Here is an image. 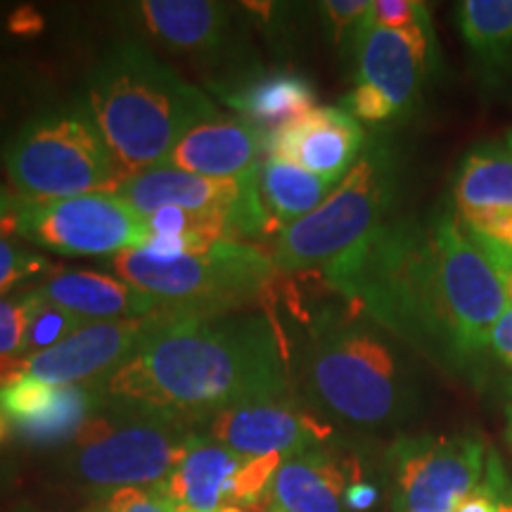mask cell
Masks as SVG:
<instances>
[{
    "instance_id": "obj_3",
    "label": "cell",
    "mask_w": 512,
    "mask_h": 512,
    "mask_svg": "<svg viewBox=\"0 0 512 512\" xmlns=\"http://www.w3.org/2000/svg\"><path fill=\"white\" fill-rule=\"evenodd\" d=\"M86 95L124 181L164 166L185 133L216 119L207 95L136 41H121L100 57Z\"/></svg>"
},
{
    "instance_id": "obj_7",
    "label": "cell",
    "mask_w": 512,
    "mask_h": 512,
    "mask_svg": "<svg viewBox=\"0 0 512 512\" xmlns=\"http://www.w3.org/2000/svg\"><path fill=\"white\" fill-rule=\"evenodd\" d=\"M396 197V162L387 145H370L328 200L275 235L273 264L306 271L339 264L389 221Z\"/></svg>"
},
{
    "instance_id": "obj_19",
    "label": "cell",
    "mask_w": 512,
    "mask_h": 512,
    "mask_svg": "<svg viewBox=\"0 0 512 512\" xmlns=\"http://www.w3.org/2000/svg\"><path fill=\"white\" fill-rule=\"evenodd\" d=\"M38 292L50 304L72 311L83 320H117V318H143L162 311L164 306L150 294L136 290L124 280L102 273L64 271L48 278Z\"/></svg>"
},
{
    "instance_id": "obj_22",
    "label": "cell",
    "mask_w": 512,
    "mask_h": 512,
    "mask_svg": "<svg viewBox=\"0 0 512 512\" xmlns=\"http://www.w3.org/2000/svg\"><path fill=\"white\" fill-rule=\"evenodd\" d=\"M458 27L489 86L512 72V0H465L458 5Z\"/></svg>"
},
{
    "instance_id": "obj_25",
    "label": "cell",
    "mask_w": 512,
    "mask_h": 512,
    "mask_svg": "<svg viewBox=\"0 0 512 512\" xmlns=\"http://www.w3.org/2000/svg\"><path fill=\"white\" fill-rule=\"evenodd\" d=\"M337 185H330L323 178L313 176L302 166L285 162V159L268 155L259 169V190L268 216L285 228L290 223L309 216L313 209L328 200Z\"/></svg>"
},
{
    "instance_id": "obj_4",
    "label": "cell",
    "mask_w": 512,
    "mask_h": 512,
    "mask_svg": "<svg viewBox=\"0 0 512 512\" xmlns=\"http://www.w3.org/2000/svg\"><path fill=\"white\" fill-rule=\"evenodd\" d=\"M304 380L318 406L363 427L403 420L418 396L413 370L392 342L368 325L342 320L313 335Z\"/></svg>"
},
{
    "instance_id": "obj_34",
    "label": "cell",
    "mask_w": 512,
    "mask_h": 512,
    "mask_svg": "<svg viewBox=\"0 0 512 512\" xmlns=\"http://www.w3.org/2000/svg\"><path fill=\"white\" fill-rule=\"evenodd\" d=\"M377 503V489L373 484L354 479L344 491V505L354 512H366Z\"/></svg>"
},
{
    "instance_id": "obj_39",
    "label": "cell",
    "mask_w": 512,
    "mask_h": 512,
    "mask_svg": "<svg viewBox=\"0 0 512 512\" xmlns=\"http://www.w3.org/2000/svg\"><path fill=\"white\" fill-rule=\"evenodd\" d=\"M221 512H245L240 508V505H228V508H223Z\"/></svg>"
},
{
    "instance_id": "obj_24",
    "label": "cell",
    "mask_w": 512,
    "mask_h": 512,
    "mask_svg": "<svg viewBox=\"0 0 512 512\" xmlns=\"http://www.w3.org/2000/svg\"><path fill=\"white\" fill-rule=\"evenodd\" d=\"M102 392L91 384H64L55 387L46 408L27 420L10 425V434L29 448H60L74 444L88 420L100 413Z\"/></svg>"
},
{
    "instance_id": "obj_40",
    "label": "cell",
    "mask_w": 512,
    "mask_h": 512,
    "mask_svg": "<svg viewBox=\"0 0 512 512\" xmlns=\"http://www.w3.org/2000/svg\"><path fill=\"white\" fill-rule=\"evenodd\" d=\"M508 292H510V304H512V280H508Z\"/></svg>"
},
{
    "instance_id": "obj_32",
    "label": "cell",
    "mask_w": 512,
    "mask_h": 512,
    "mask_svg": "<svg viewBox=\"0 0 512 512\" xmlns=\"http://www.w3.org/2000/svg\"><path fill=\"white\" fill-rule=\"evenodd\" d=\"M344 110H347L356 121H368V124H380V121L396 117L387 98H384L382 93H377L375 88L363 86V83H358L354 91L349 93L347 107H344Z\"/></svg>"
},
{
    "instance_id": "obj_21",
    "label": "cell",
    "mask_w": 512,
    "mask_h": 512,
    "mask_svg": "<svg viewBox=\"0 0 512 512\" xmlns=\"http://www.w3.org/2000/svg\"><path fill=\"white\" fill-rule=\"evenodd\" d=\"M344 491V470L318 448L287 456L271 482L275 510L280 512H342Z\"/></svg>"
},
{
    "instance_id": "obj_41",
    "label": "cell",
    "mask_w": 512,
    "mask_h": 512,
    "mask_svg": "<svg viewBox=\"0 0 512 512\" xmlns=\"http://www.w3.org/2000/svg\"><path fill=\"white\" fill-rule=\"evenodd\" d=\"M508 145L512 147V133H508Z\"/></svg>"
},
{
    "instance_id": "obj_17",
    "label": "cell",
    "mask_w": 512,
    "mask_h": 512,
    "mask_svg": "<svg viewBox=\"0 0 512 512\" xmlns=\"http://www.w3.org/2000/svg\"><path fill=\"white\" fill-rule=\"evenodd\" d=\"M112 192L145 219L162 207H181L190 214H219L233 219L242 197V181L204 178L171 166H157L126 178Z\"/></svg>"
},
{
    "instance_id": "obj_20",
    "label": "cell",
    "mask_w": 512,
    "mask_h": 512,
    "mask_svg": "<svg viewBox=\"0 0 512 512\" xmlns=\"http://www.w3.org/2000/svg\"><path fill=\"white\" fill-rule=\"evenodd\" d=\"M136 8L147 31L181 53L219 50L230 29L228 5L211 0H145Z\"/></svg>"
},
{
    "instance_id": "obj_11",
    "label": "cell",
    "mask_w": 512,
    "mask_h": 512,
    "mask_svg": "<svg viewBox=\"0 0 512 512\" xmlns=\"http://www.w3.org/2000/svg\"><path fill=\"white\" fill-rule=\"evenodd\" d=\"M178 316L171 309H162L143 318L95 320L74 332L67 342L24 358V375L50 384H100L117 373L126 361L136 356L145 339L157 332L169 318Z\"/></svg>"
},
{
    "instance_id": "obj_12",
    "label": "cell",
    "mask_w": 512,
    "mask_h": 512,
    "mask_svg": "<svg viewBox=\"0 0 512 512\" xmlns=\"http://www.w3.org/2000/svg\"><path fill=\"white\" fill-rule=\"evenodd\" d=\"M453 211L467 233L512 280V147L489 140L472 147L453 183Z\"/></svg>"
},
{
    "instance_id": "obj_23",
    "label": "cell",
    "mask_w": 512,
    "mask_h": 512,
    "mask_svg": "<svg viewBox=\"0 0 512 512\" xmlns=\"http://www.w3.org/2000/svg\"><path fill=\"white\" fill-rule=\"evenodd\" d=\"M226 102L266 133L316 110V93L299 74L275 72L254 76L226 93Z\"/></svg>"
},
{
    "instance_id": "obj_6",
    "label": "cell",
    "mask_w": 512,
    "mask_h": 512,
    "mask_svg": "<svg viewBox=\"0 0 512 512\" xmlns=\"http://www.w3.org/2000/svg\"><path fill=\"white\" fill-rule=\"evenodd\" d=\"M110 266L119 280L178 316H223L264 302L278 275L271 256L228 240L176 261H152L140 249H126L112 256Z\"/></svg>"
},
{
    "instance_id": "obj_14",
    "label": "cell",
    "mask_w": 512,
    "mask_h": 512,
    "mask_svg": "<svg viewBox=\"0 0 512 512\" xmlns=\"http://www.w3.org/2000/svg\"><path fill=\"white\" fill-rule=\"evenodd\" d=\"M366 133L344 107H316L268 133V155L285 159L337 185L354 169Z\"/></svg>"
},
{
    "instance_id": "obj_29",
    "label": "cell",
    "mask_w": 512,
    "mask_h": 512,
    "mask_svg": "<svg viewBox=\"0 0 512 512\" xmlns=\"http://www.w3.org/2000/svg\"><path fill=\"white\" fill-rule=\"evenodd\" d=\"M50 261L43 256H34L24 249H19L8 235L0 233V294L10 292L12 287L22 280L38 275L41 271H48Z\"/></svg>"
},
{
    "instance_id": "obj_27",
    "label": "cell",
    "mask_w": 512,
    "mask_h": 512,
    "mask_svg": "<svg viewBox=\"0 0 512 512\" xmlns=\"http://www.w3.org/2000/svg\"><path fill=\"white\" fill-rule=\"evenodd\" d=\"M29 328V292L0 297V387L24 377V342Z\"/></svg>"
},
{
    "instance_id": "obj_1",
    "label": "cell",
    "mask_w": 512,
    "mask_h": 512,
    "mask_svg": "<svg viewBox=\"0 0 512 512\" xmlns=\"http://www.w3.org/2000/svg\"><path fill=\"white\" fill-rule=\"evenodd\" d=\"M323 280L448 373H475L510 309L508 278L456 211L389 219Z\"/></svg>"
},
{
    "instance_id": "obj_13",
    "label": "cell",
    "mask_w": 512,
    "mask_h": 512,
    "mask_svg": "<svg viewBox=\"0 0 512 512\" xmlns=\"http://www.w3.org/2000/svg\"><path fill=\"white\" fill-rule=\"evenodd\" d=\"M358 83L375 88L394 114L413 110L422 81L437 60L434 29L396 31L361 24L354 36Z\"/></svg>"
},
{
    "instance_id": "obj_26",
    "label": "cell",
    "mask_w": 512,
    "mask_h": 512,
    "mask_svg": "<svg viewBox=\"0 0 512 512\" xmlns=\"http://www.w3.org/2000/svg\"><path fill=\"white\" fill-rule=\"evenodd\" d=\"M91 320L74 316L72 311H64L60 306L50 304L38 290L29 292V328L27 342H24V358L41 354L67 342L74 332H79L83 325Z\"/></svg>"
},
{
    "instance_id": "obj_30",
    "label": "cell",
    "mask_w": 512,
    "mask_h": 512,
    "mask_svg": "<svg viewBox=\"0 0 512 512\" xmlns=\"http://www.w3.org/2000/svg\"><path fill=\"white\" fill-rule=\"evenodd\" d=\"M93 512H176L174 505L169 503L159 486H128V489H117L107 494L102 510Z\"/></svg>"
},
{
    "instance_id": "obj_33",
    "label": "cell",
    "mask_w": 512,
    "mask_h": 512,
    "mask_svg": "<svg viewBox=\"0 0 512 512\" xmlns=\"http://www.w3.org/2000/svg\"><path fill=\"white\" fill-rule=\"evenodd\" d=\"M491 349L512 370V306L503 313L491 332Z\"/></svg>"
},
{
    "instance_id": "obj_35",
    "label": "cell",
    "mask_w": 512,
    "mask_h": 512,
    "mask_svg": "<svg viewBox=\"0 0 512 512\" xmlns=\"http://www.w3.org/2000/svg\"><path fill=\"white\" fill-rule=\"evenodd\" d=\"M46 22H43L41 12L34 8H19L8 17V29L17 36H34L41 34Z\"/></svg>"
},
{
    "instance_id": "obj_5",
    "label": "cell",
    "mask_w": 512,
    "mask_h": 512,
    "mask_svg": "<svg viewBox=\"0 0 512 512\" xmlns=\"http://www.w3.org/2000/svg\"><path fill=\"white\" fill-rule=\"evenodd\" d=\"M19 200L55 202L112 192L124 181L88 105L55 107L29 119L5 147Z\"/></svg>"
},
{
    "instance_id": "obj_15",
    "label": "cell",
    "mask_w": 512,
    "mask_h": 512,
    "mask_svg": "<svg viewBox=\"0 0 512 512\" xmlns=\"http://www.w3.org/2000/svg\"><path fill=\"white\" fill-rule=\"evenodd\" d=\"M332 434V427L290 403L266 401L230 408L209 420V437L238 456H294L316 448Z\"/></svg>"
},
{
    "instance_id": "obj_31",
    "label": "cell",
    "mask_w": 512,
    "mask_h": 512,
    "mask_svg": "<svg viewBox=\"0 0 512 512\" xmlns=\"http://www.w3.org/2000/svg\"><path fill=\"white\" fill-rule=\"evenodd\" d=\"M320 8H323V15L328 17L335 43H342L347 36L354 41L358 27L368 15L370 3H366V0H328Z\"/></svg>"
},
{
    "instance_id": "obj_16",
    "label": "cell",
    "mask_w": 512,
    "mask_h": 512,
    "mask_svg": "<svg viewBox=\"0 0 512 512\" xmlns=\"http://www.w3.org/2000/svg\"><path fill=\"white\" fill-rule=\"evenodd\" d=\"M264 152H268L264 128L249 121L216 119L185 133L164 166L204 178L247 181L259 174V157Z\"/></svg>"
},
{
    "instance_id": "obj_38",
    "label": "cell",
    "mask_w": 512,
    "mask_h": 512,
    "mask_svg": "<svg viewBox=\"0 0 512 512\" xmlns=\"http://www.w3.org/2000/svg\"><path fill=\"white\" fill-rule=\"evenodd\" d=\"M508 439H510V444H512V408L508 411Z\"/></svg>"
},
{
    "instance_id": "obj_28",
    "label": "cell",
    "mask_w": 512,
    "mask_h": 512,
    "mask_svg": "<svg viewBox=\"0 0 512 512\" xmlns=\"http://www.w3.org/2000/svg\"><path fill=\"white\" fill-rule=\"evenodd\" d=\"M363 24L396 31L434 29L427 5L415 3V0H375V3H370Z\"/></svg>"
},
{
    "instance_id": "obj_10",
    "label": "cell",
    "mask_w": 512,
    "mask_h": 512,
    "mask_svg": "<svg viewBox=\"0 0 512 512\" xmlns=\"http://www.w3.org/2000/svg\"><path fill=\"white\" fill-rule=\"evenodd\" d=\"M489 453L475 434L399 439L389 456L396 505L403 512H456L482 484Z\"/></svg>"
},
{
    "instance_id": "obj_36",
    "label": "cell",
    "mask_w": 512,
    "mask_h": 512,
    "mask_svg": "<svg viewBox=\"0 0 512 512\" xmlns=\"http://www.w3.org/2000/svg\"><path fill=\"white\" fill-rule=\"evenodd\" d=\"M10 425H8V420L3 418V413H0V453H3V448L8 446V441H10Z\"/></svg>"
},
{
    "instance_id": "obj_2",
    "label": "cell",
    "mask_w": 512,
    "mask_h": 512,
    "mask_svg": "<svg viewBox=\"0 0 512 512\" xmlns=\"http://www.w3.org/2000/svg\"><path fill=\"white\" fill-rule=\"evenodd\" d=\"M287 351L266 316H174L100 384L107 399L192 425L249 403L280 401Z\"/></svg>"
},
{
    "instance_id": "obj_18",
    "label": "cell",
    "mask_w": 512,
    "mask_h": 512,
    "mask_svg": "<svg viewBox=\"0 0 512 512\" xmlns=\"http://www.w3.org/2000/svg\"><path fill=\"white\" fill-rule=\"evenodd\" d=\"M245 460L211 437L192 434L181 463L157 486L176 512H221L235 505V479Z\"/></svg>"
},
{
    "instance_id": "obj_9",
    "label": "cell",
    "mask_w": 512,
    "mask_h": 512,
    "mask_svg": "<svg viewBox=\"0 0 512 512\" xmlns=\"http://www.w3.org/2000/svg\"><path fill=\"white\" fill-rule=\"evenodd\" d=\"M17 235L67 256H107L140 249L150 238L145 216L114 192L55 202L19 200Z\"/></svg>"
},
{
    "instance_id": "obj_8",
    "label": "cell",
    "mask_w": 512,
    "mask_h": 512,
    "mask_svg": "<svg viewBox=\"0 0 512 512\" xmlns=\"http://www.w3.org/2000/svg\"><path fill=\"white\" fill-rule=\"evenodd\" d=\"M192 432L183 422L119 403L112 415L95 413L74 439L69 467L83 484L117 491L162 484L181 463Z\"/></svg>"
},
{
    "instance_id": "obj_42",
    "label": "cell",
    "mask_w": 512,
    "mask_h": 512,
    "mask_svg": "<svg viewBox=\"0 0 512 512\" xmlns=\"http://www.w3.org/2000/svg\"><path fill=\"white\" fill-rule=\"evenodd\" d=\"M271 512H280V510H271Z\"/></svg>"
},
{
    "instance_id": "obj_37",
    "label": "cell",
    "mask_w": 512,
    "mask_h": 512,
    "mask_svg": "<svg viewBox=\"0 0 512 512\" xmlns=\"http://www.w3.org/2000/svg\"><path fill=\"white\" fill-rule=\"evenodd\" d=\"M496 512H512V491L508 496H503V501L498 503V510Z\"/></svg>"
}]
</instances>
